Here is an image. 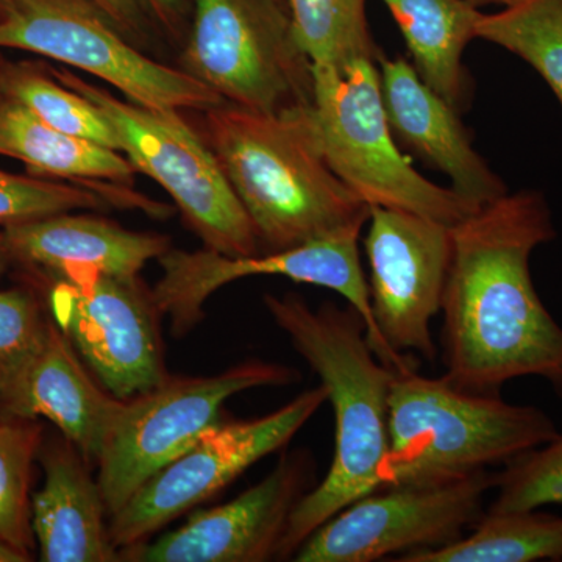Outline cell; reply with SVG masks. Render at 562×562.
<instances>
[{"label": "cell", "instance_id": "cell-1", "mask_svg": "<svg viewBox=\"0 0 562 562\" xmlns=\"http://www.w3.org/2000/svg\"><path fill=\"white\" fill-rule=\"evenodd\" d=\"M557 238L541 191L506 192L452 227L442 301L443 379L471 394L501 395L539 376L562 401V327L530 271L532 251Z\"/></svg>", "mask_w": 562, "mask_h": 562}, {"label": "cell", "instance_id": "cell-2", "mask_svg": "<svg viewBox=\"0 0 562 562\" xmlns=\"http://www.w3.org/2000/svg\"><path fill=\"white\" fill-rule=\"evenodd\" d=\"M273 324L327 390L335 413V453L327 475L292 513L280 560H291L321 525L351 503L380 490V464L390 449V397L397 371L383 364L357 310L302 295L262 297Z\"/></svg>", "mask_w": 562, "mask_h": 562}, {"label": "cell", "instance_id": "cell-3", "mask_svg": "<svg viewBox=\"0 0 562 562\" xmlns=\"http://www.w3.org/2000/svg\"><path fill=\"white\" fill-rule=\"evenodd\" d=\"M312 105L265 113L224 102L198 111L201 135L250 217L260 254L362 232L371 216L325 160Z\"/></svg>", "mask_w": 562, "mask_h": 562}, {"label": "cell", "instance_id": "cell-4", "mask_svg": "<svg viewBox=\"0 0 562 562\" xmlns=\"http://www.w3.org/2000/svg\"><path fill=\"white\" fill-rule=\"evenodd\" d=\"M558 432L538 406L471 394L443 376H422L417 369L397 371L390 397V449L376 476L384 487L490 471L552 441Z\"/></svg>", "mask_w": 562, "mask_h": 562}, {"label": "cell", "instance_id": "cell-5", "mask_svg": "<svg viewBox=\"0 0 562 562\" xmlns=\"http://www.w3.org/2000/svg\"><path fill=\"white\" fill-rule=\"evenodd\" d=\"M313 116L325 160L369 206L405 210L457 225L482 206L417 172L387 124L379 63L312 66Z\"/></svg>", "mask_w": 562, "mask_h": 562}, {"label": "cell", "instance_id": "cell-6", "mask_svg": "<svg viewBox=\"0 0 562 562\" xmlns=\"http://www.w3.org/2000/svg\"><path fill=\"white\" fill-rule=\"evenodd\" d=\"M52 74L102 110L120 135L122 154L136 171L149 176L171 195L205 249L227 257L260 254L254 224L216 155L181 111L122 101L68 69H52Z\"/></svg>", "mask_w": 562, "mask_h": 562}, {"label": "cell", "instance_id": "cell-7", "mask_svg": "<svg viewBox=\"0 0 562 562\" xmlns=\"http://www.w3.org/2000/svg\"><path fill=\"white\" fill-rule=\"evenodd\" d=\"M180 69L244 109L277 113L313 103V70L277 0H192Z\"/></svg>", "mask_w": 562, "mask_h": 562}, {"label": "cell", "instance_id": "cell-8", "mask_svg": "<svg viewBox=\"0 0 562 562\" xmlns=\"http://www.w3.org/2000/svg\"><path fill=\"white\" fill-rule=\"evenodd\" d=\"M299 379L294 368L250 360L213 376H168L154 390L124 401L98 461L109 517L220 424L222 408L233 395L286 386Z\"/></svg>", "mask_w": 562, "mask_h": 562}, {"label": "cell", "instance_id": "cell-9", "mask_svg": "<svg viewBox=\"0 0 562 562\" xmlns=\"http://www.w3.org/2000/svg\"><path fill=\"white\" fill-rule=\"evenodd\" d=\"M0 49L32 52L72 66L149 109L198 113L225 102L183 69L136 49L91 0H13L0 18Z\"/></svg>", "mask_w": 562, "mask_h": 562}, {"label": "cell", "instance_id": "cell-10", "mask_svg": "<svg viewBox=\"0 0 562 562\" xmlns=\"http://www.w3.org/2000/svg\"><path fill=\"white\" fill-rule=\"evenodd\" d=\"M361 232L350 231L314 239L292 249L227 257L210 249L171 250L158 258L160 280L151 299L162 316L171 321L176 336L188 335L203 319V305L222 286L257 276H279L297 283L316 284L338 292L357 310L368 328V339L379 360L395 371L419 368L414 357L398 355L384 344L372 316L371 291L362 272Z\"/></svg>", "mask_w": 562, "mask_h": 562}, {"label": "cell", "instance_id": "cell-11", "mask_svg": "<svg viewBox=\"0 0 562 562\" xmlns=\"http://www.w3.org/2000/svg\"><path fill=\"white\" fill-rule=\"evenodd\" d=\"M495 473L480 471L442 482L384 486L351 503L299 547V562L397 560L441 549L472 530L486 513Z\"/></svg>", "mask_w": 562, "mask_h": 562}, {"label": "cell", "instance_id": "cell-12", "mask_svg": "<svg viewBox=\"0 0 562 562\" xmlns=\"http://www.w3.org/2000/svg\"><path fill=\"white\" fill-rule=\"evenodd\" d=\"M324 403L327 390L319 384L257 419L221 420L110 516L111 542L121 552L147 541L181 514L210 501L255 462L283 449Z\"/></svg>", "mask_w": 562, "mask_h": 562}, {"label": "cell", "instance_id": "cell-13", "mask_svg": "<svg viewBox=\"0 0 562 562\" xmlns=\"http://www.w3.org/2000/svg\"><path fill=\"white\" fill-rule=\"evenodd\" d=\"M57 279L50 294L54 322L111 395L128 401L168 379L160 312L138 277L69 268Z\"/></svg>", "mask_w": 562, "mask_h": 562}, {"label": "cell", "instance_id": "cell-14", "mask_svg": "<svg viewBox=\"0 0 562 562\" xmlns=\"http://www.w3.org/2000/svg\"><path fill=\"white\" fill-rule=\"evenodd\" d=\"M366 257L372 316L384 344L432 362L431 321L441 313L452 261V227L412 211L371 206Z\"/></svg>", "mask_w": 562, "mask_h": 562}, {"label": "cell", "instance_id": "cell-15", "mask_svg": "<svg viewBox=\"0 0 562 562\" xmlns=\"http://www.w3.org/2000/svg\"><path fill=\"white\" fill-rule=\"evenodd\" d=\"M306 450L284 453L260 483L225 505L192 514L154 542L121 550L133 562H266L280 560L292 513L316 486Z\"/></svg>", "mask_w": 562, "mask_h": 562}, {"label": "cell", "instance_id": "cell-16", "mask_svg": "<svg viewBox=\"0 0 562 562\" xmlns=\"http://www.w3.org/2000/svg\"><path fill=\"white\" fill-rule=\"evenodd\" d=\"M380 85L387 124L397 144L446 173L452 190L475 206L497 201L505 181L473 149L472 133L450 103L420 79L403 57L380 58Z\"/></svg>", "mask_w": 562, "mask_h": 562}, {"label": "cell", "instance_id": "cell-17", "mask_svg": "<svg viewBox=\"0 0 562 562\" xmlns=\"http://www.w3.org/2000/svg\"><path fill=\"white\" fill-rule=\"evenodd\" d=\"M122 405L124 401L103 391L85 371L54 321L38 355L0 401L7 416L50 420L88 464H98Z\"/></svg>", "mask_w": 562, "mask_h": 562}, {"label": "cell", "instance_id": "cell-18", "mask_svg": "<svg viewBox=\"0 0 562 562\" xmlns=\"http://www.w3.org/2000/svg\"><path fill=\"white\" fill-rule=\"evenodd\" d=\"M43 487L32 497V530L44 562H116L105 501L87 460L65 439L41 447Z\"/></svg>", "mask_w": 562, "mask_h": 562}, {"label": "cell", "instance_id": "cell-19", "mask_svg": "<svg viewBox=\"0 0 562 562\" xmlns=\"http://www.w3.org/2000/svg\"><path fill=\"white\" fill-rule=\"evenodd\" d=\"M7 254L55 276L69 268H90L136 279L144 266L158 260L171 246L155 233L132 232L102 217L61 213L3 228Z\"/></svg>", "mask_w": 562, "mask_h": 562}, {"label": "cell", "instance_id": "cell-20", "mask_svg": "<svg viewBox=\"0 0 562 562\" xmlns=\"http://www.w3.org/2000/svg\"><path fill=\"white\" fill-rule=\"evenodd\" d=\"M401 29L414 69L458 113L471 109L473 85L462 57L482 11L468 0H383Z\"/></svg>", "mask_w": 562, "mask_h": 562}, {"label": "cell", "instance_id": "cell-21", "mask_svg": "<svg viewBox=\"0 0 562 562\" xmlns=\"http://www.w3.org/2000/svg\"><path fill=\"white\" fill-rule=\"evenodd\" d=\"M0 147L32 171L102 187L131 184L138 172L122 151L50 127L21 103L0 95Z\"/></svg>", "mask_w": 562, "mask_h": 562}, {"label": "cell", "instance_id": "cell-22", "mask_svg": "<svg viewBox=\"0 0 562 562\" xmlns=\"http://www.w3.org/2000/svg\"><path fill=\"white\" fill-rule=\"evenodd\" d=\"M398 562L562 561V517L538 509L486 512L468 535L435 550L398 557Z\"/></svg>", "mask_w": 562, "mask_h": 562}, {"label": "cell", "instance_id": "cell-23", "mask_svg": "<svg viewBox=\"0 0 562 562\" xmlns=\"http://www.w3.org/2000/svg\"><path fill=\"white\" fill-rule=\"evenodd\" d=\"M368 0H286L292 33L312 66H338L353 58L379 63L383 52L366 14Z\"/></svg>", "mask_w": 562, "mask_h": 562}, {"label": "cell", "instance_id": "cell-24", "mask_svg": "<svg viewBox=\"0 0 562 562\" xmlns=\"http://www.w3.org/2000/svg\"><path fill=\"white\" fill-rule=\"evenodd\" d=\"M476 36L528 63L562 106V0H522L498 13H483Z\"/></svg>", "mask_w": 562, "mask_h": 562}, {"label": "cell", "instance_id": "cell-25", "mask_svg": "<svg viewBox=\"0 0 562 562\" xmlns=\"http://www.w3.org/2000/svg\"><path fill=\"white\" fill-rule=\"evenodd\" d=\"M0 95L21 103L57 131L122 151L120 135L102 110L60 81L27 68H3Z\"/></svg>", "mask_w": 562, "mask_h": 562}, {"label": "cell", "instance_id": "cell-26", "mask_svg": "<svg viewBox=\"0 0 562 562\" xmlns=\"http://www.w3.org/2000/svg\"><path fill=\"white\" fill-rule=\"evenodd\" d=\"M43 447L35 420L0 417V536L32 557V469Z\"/></svg>", "mask_w": 562, "mask_h": 562}, {"label": "cell", "instance_id": "cell-27", "mask_svg": "<svg viewBox=\"0 0 562 562\" xmlns=\"http://www.w3.org/2000/svg\"><path fill=\"white\" fill-rule=\"evenodd\" d=\"M105 187L66 184L33 179L0 169V225L21 224L77 210H103L110 203Z\"/></svg>", "mask_w": 562, "mask_h": 562}, {"label": "cell", "instance_id": "cell-28", "mask_svg": "<svg viewBox=\"0 0 562 562\" xmlns=\"http://www.w3.org/2000/svg\"><path fill=\"white\" fill-rule=\"evenodd\" d=\"M497 491L487 512L506 513L562 505V432L495 472Z\"/></svg>", "mask_w": 562, "mask_h": 562}, {"label": "cell", "instance_id": "cell-29", "mask_svg": "<svg viewBox=\"0 0 562 562\" xmlns=\"http://www.w3.org/2000/svg\"><path fill=\"white\" fill-rule=\"evenodd\" d=\"M50 321L24 291H0V401L46 341Z\"/></svg>", "mask_w": 562, "mask_h": 562}, {"label": "cell", "instance_id": "cell-30", "mask_svg": "<svg viewBox=\"0 0 562 562\" xmlns=\"http://www.w3.org/2000/svg\"><path fill=\"white\" fill-rule=\"evenodd\" d=\"M133 44L147 38L146 11L139 0H91Z\"/></svg>", "mask_w": 562, "mask_h": 562}, {"label": "cell", "instance_id": "cell-31", "mask_svg": "<svg viewBox=\"0 0 562 562\" xmlns=\"http://www.w3.org/2000/svg\"><path fill=\"white\" fill-rule=\"evenodd\" d=\"M139 3L172 36L180 35L181 0H139Z\"/></svg>", "mask_w": 562, "mask_h": 562}, {"label": "cell", "instance_id": "cell-32", "mask_svg": "<svg viewBox=\"0 0 562 562\" xmlns=\"http://www.w3.org/2000/svg\"><path fill=\"white\" fill-rule=\"evenodd\" d=\"M32 561V557L21 552L16 547L11 546L5 538L0 536V562H27Z\"/></svg>", "mask_w": 562, "mask_h": 562}, {"label": "cell", "instance_id": "cell-33", "mask_svg": "<svg viewBox=\"0 0 562 562\" xmlns=\"http://www.w3.org/2000/svg\"><path fill=\"white\" fill-rule=\"evenodd\" d=\"M468 2L476 7V9L486 5H502L505 9V7L516 5V3L522 2V0H468Z\"/></svg>", "mask_w": 562, "mask_h": 562}, {"label": "cell", "instance_id": "cell-34", "mask_svg": "<svg viewBox=\"0 0 562 562\" xmlns=\"http://www.w3.org/2000/svg\"><path fill=\"white\" fill-rule=\"evenodd\" d=\"M7 257H9V254H7L5 243H3V233L0 232V268H2Z\"/></svg>", "mask_w": 562, "mask_h": 562}, {"label": "cell", "instance_id": "cell-35", "mask_svg": "<svg viewBox=\"0 0 562 562\" xmlns=\"http://www.w3.org/2000/svg\"><path fill=\"white\" fill-rule=\"evenodd\" d=\"M11 5H13V0H0V18L9 13Z\"/></svg>", "mask_w": 562, "mask_h": 562}, {"label": "cell", "instance_id": "cell-36", "mask_svg": "<svg viewBox=\"0 0 562 562\" xmlns=\"http://www.w3.org/2000/svg\"><path fill=\"white\" fill-rule=\"evenodd\" d=\"M277 2L283 3V5L288 7L286 0H277Z\"/></svg>", "mask_w": 562, "mask_h": 562}, {"label": "cell", "instance_id": "cell-37", "mask_svg": "<svg viewBox=\"0 0 562 562\" xmlns=\"http://www.w3.org/2000/svg\"><path fill=\"white\" fill-rule=\"evenodd\" d=\"M0 155H5V154H3L2 147H0Z\"/></svg>", "mask_w": 562, "mask_h": 562}]
</instances>
